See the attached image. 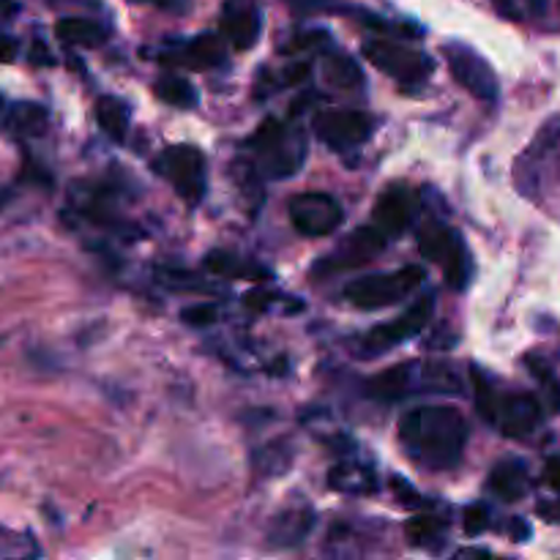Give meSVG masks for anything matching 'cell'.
I'll return each mask as SVG.
<instances>
[{
  "mask_svg": "<svg viewBox=\"0 0 560 560\" xmlns=\"http://www.w3.org/2000/svg\"><path fill=\"white\" fill-rule=\"evenodd\" d=\"M323 77H326L328 85L339 88V91H353V88H361V82H364L359 63L342 52L323 58Z\"/></svg>",
  "mask_w": 560,
  "mask_h": 560,
  "instance_id": "cell-23",
  "label": "cell"
},
{
  "mask_svg": "<svg viewBox=\"0 0 560 560\" xmlns=\"http://www.w3.org/2000/svg\"><path fill=\"white\" fill-rule=\"evenodd\" d=\"M320 44H326V33L320 31H312V33H301V36L293 38V44H288V52H304V49L310 47H320Z\"/></svg>",
  "mask_w": 560,
  "mask_h": 560,
  "instance_id": "cell-30",
  "label": "cell"
},
{
  "mask_svg": "<svg viewBox=\"0 0 560 560\" xmlns=\"http://www.w3.org/2000/svg\"><path fill=\"white\" fill-rule=\"evenodd\" d=\"M16 58V42L5 33H0V63H11Z\"/></svg>",
  "mask_w": 560,
  "mask_h": 560,
  "instance_id": "cell-35",
  "label": "cell"
},
{
  "mask_svg": "<svg viewBox=\"0 0 560 560\" xmlns=\"http://www.w3.org/2000/svg\"><path fill=\"white\" fill-rule=\"evenodd\" d=\"M219 317L217 306L211 304H197V306H189V310L180 312V320L186 323V326H195V328H206V326H213Z\"/></svg>",
  "mask_w": 560,
  "mask_h": 560,
  "instance_id": "cell-29",
  "label": "cell"
},
{
  "mask_svg": "<svg viewBox=\"0 0 560 560\" xmlns=\"http://www.w3.org/2000/svg\"><path fill=\"white\" fill-rule=\"evenodd\" d=\"M474 386H476V408H479V413L490 421L492 405H495L498 392H495V386H492L490 377H487L479 366H474Z\"/></svg>",
  "mask_w": 560,
  "mask_h": 560,
  "instance_id": "cell-27",
  "label": "cell"
},
{
  "mask_svg": "<svg viewBox=\"0 0 560 560\" xmlns=\"http://www.w3.org/2000/svg\"><path fill=\"white\" fill-rule=\"evenodd\" d=\"M364 58L375 69H381L383 74L402 82V85H421L435 71V63H432L430 55L402 47V44L386 42V38H370V42H364Z\"/></svg>",
  "mask_w": 560,
  "mask_h": 560,
  "instance_id": "cell-6",
  "label": "cell"
},
{
  "mask_svg": "<svg viewBox=\"0 0 560 560\" xmlns=\"http://www.w3.org/2000/svg\"><path fill=\"white\" fill-rule=\"evenodd\" d=\"M495 5L503 16H517V5H514V0H495Z\"/></svg>",
  "mask_w": 560,
  "mask_h": 560,
  "instance_id": "cell-38",
  "label": "cell"
},
{
  "mask_svg": "<svg viewBox=\"0 0 560 560\" xmlns=\"http://www.w3.org/2000/svg\"><path fill=\"white\" fill-rule=\"evenodd\" d=\"M131 3H148L162 11H170V14H184V11H189L191 0H131Z\"/></svg>",
  "mask_w": 560,
  "mask_h": 560,
  "instance_id": "cell-31",
  "label": "cell"
},
{
  "mask_svg": "<svg viewBox=\"0 0 560 560\" xmlns=\"http://www.w3.org/2000/svg\"><path fill=\"white\" fill-rule=\"evenodd\" d=\"M153 170L167 180L175 189V195L186 202V206H197L206 197L208 186V170L206 156L200 148L180 142V145L164 148L153 162Z\"/></svg>",
  "mask_w": 560,
  "mask_h": 560,
  "instance_id": "cell-5",
  "label": "cell"
},
{
  "mask_svg": "<svg viewBox=\"0 0 560 560\" xmlns=\"http://www.w3.org/2000/svg\"><path fill=\"white\" fill-rule=\"evenodd\" d=\"M416 208H419V200H416L413 191L405 189V186H392L377 197L375 211H372V222H375L372 228L381 230L386 238H397L413 222Z\"/></svg>",
  "mask_w": 560,
  "mask_h": 560,
  "instance_id": "cell-12",
  "label": "cell"
},
{
  "mask_svg": "<svg viewBox=\"0 0 560 560\" xmlns=\"http://www.w3.org/2000/svg\"><path fill=\"white\" fill-rule=\"evenodd\" d=\"M528 468H525V463H520V459H506V463L495 465L490 474V492L501 498V501H520V498H525V492H528Z\"/></svg>",
  "mask_w": 560,
  "mask_h": 560,
  "instance_id": "cell-18",
  "label": "cell"
},
{
  "mask_svg": "<svg viewBox=\"0 0 560 560\" xmlns=\"http://www.w3.org/2000/svg\"><path fill=\"white\" fill-rule=\"evenodd\" d=\"M312 528H315V512L310 506L284 509L273 517L271 528H268V541L273 547H295L310 536Z\"/></svg>",
  "mask_w": 560,
  "mask_h": 560,
  "instance_id": "cell-16",
  "label": "cell"
},
{
  "mask_svg": "<svg viewBox=\"0 0 560 560\" xmlns=\"http://www.w3.org/2000/svg\"><path fill=\"white\" fill-rule=\"evenodd\" d=\"M399 441L413 463L430 470H452L463 459L468 421L452 405H424L399 419Z\"/></svg>",
  "mask_w": 560,
  "mask_h": 560,
  "instance_id": "cell-1",
  "label": "cell"
},
{
  "mask_svg": "<svg viewBox=\"0 0 560 560\" xmlns=\"http://www.w3.org/2000/svg\"><path fill=\"white\" fill-rule=\"evenodd\" d=\"M463 525H465V534L468 536H481L487 528H490V509H487L485 503L468 506L465 509Z\"/></svg>",
  "mask_w": 560,
  "mask_h": 560,
  "instance_id": "cell-28",
  "label": "cell"
},
{
  "mask_svg": "<svg viewBox=\"0 0 560 560\" xmlns=\"http://www.w3.org/2000/svg\"><path fill=\"white\" fill-rule=\"evenodd\" d=\"M206 266L211 268L213 273H219V277H238V279H268L271 277V271H268V268L257 266V262H249V260H241V257L228 255V252H211V255L206 257Z\"/></svg>",
  "mask_w": 560,
  "mask_h": 560,
  "instance_id": "cell-24",
  "label": "cell"
},
{
  "mask_svg": "<svg viewBox=\"0 0 560 560\" xmlns=\"http://www.w3.org/2000/svg\"><path fill=\"white\" fill-rule=\"evenodd\" d=\"M96 120L104 135L120 142L129 131V104L118 96H102L96 102Z\"/></svg>",
  "mask_w": 560,
  "mask_h": 560,
  "instance_id": "cell-21",
  "label": "cell"
},
{
  "mask_svg": "<svg viewBox=\"0 0 560 560\" xmlns=\"http://www.w3.org/2000/svg\"><path fill=\"white\" fill-rule=\"evenodd\" d=\"M405 530H408V541L413 547H432L443 541L446 523L441 517H413Z\"/></svg>",
  "mask_w": 560,
  "mask_h": 560,
  "instance_id": "cell-26",
  "label": "cell"
},
{
  "mask_svg": "<svg viewBox=\"0 0 560 560\" xmlns=\"http://www.w3.org/2000/svg\"><path fill=\"white\" fill-rule=\"evenodd\" d=\"M3 131L11 137H38L47 129V109L36 102H16L3 107Z\"/></svg>",
  "mask_w": 560,
  "mask_h": 560,
  "instance_id": "cell-17",
  "label": "cell"
},
{
  "mask_svg": "<svg viewBox=\"0 0 560 560\" xmlns=\"http://www.w3.org/2000/svg\"><path fill=\"white\" fill-rule=\"evenodd\" d=\"M328 485L339 492H350V495H366V492L377 490V479L370 468L355 463H345L337 465L328 476Z\"/></svg>",
  "mask_w": 560,
  "mask_h": 560,
  "instance_id": "cell-20",
  "label": "cell"
},
{
  "mask_svg": "<svg viewBox=\"0 0 560 560\" xmlns=\"http://www.w3.org/2000/svg\"><path fill=\"white\" fill-rule=\"evenodd\" d=\"M164 60L189 66V69H211V66H219L224 60V42L219 36H213V33H200L191 42L167 49Z\"/></svg>",
  "mask_w": 560,
  "mask_h": 560,
  "instance_id": "cell-14",
  "label": "cell"
},
{
  "mask_svg": "<svg viewBox=\"0 0 560 560\" xmlns=\"http://www.w3.org/2000/svg\"><path fill=\"white\" fill-rule=\"evenodd\" d=\"M290 222L306 238H323V235H331L342 228L345 211L331 195H323V191H304V195H295L288 206Z\"/></svg>",
  "mask_w": 560,
  "mask_h": 560,
  "instance_id": "cell-8",
  "label": "cell"
},
{
  "mask_svg": "<svg viewBox=\"0 0 560 560\" xmlns=\"http://www.w3.org/2000/svg\"><path fill=\"white\" fill-rule=\"evenodd\" d=\"M424 277L427 271L421 266H405L388 273H370V277H359L345 284V299L359 310H383V306L408 299L424 282Z\"/></svg>",
  "mask_w": 560,
  "mask_h": 560,
  "instance_id": "cell-4",
  "label": "cell"
},
{
  "mask_svg": "<svg viewBox=\"0 0 560 560\" xmlns=\"http://www.w3.org/2000/svg\"><path fill=\"white\" fill-rule=\"evenodd\" d=\"M394 487H397V490L402 492V503H405V506H419L421 498H416V490H413V487H405L402 481H399V479H394Z\"/></svg>",
  "mask_w": 560,
  "mask_h": 560,
  "instance_id": "cell-37",
  "label": "cell"
},
{
  "mask_svg": "<svg viewBox=\"0 0 560 560\" xmlns=\"http://www.w3.org/2000/svg\"><path fill=\"white\" fill-rule=\"evenodd\" d=\"M386 235L375 228H359L342 246L337 249L334 260L328 262V268H355L364 266L366 260L377 257V252L386 246Z\"/></svg>",
  "mask_w": 560,
  "mask_h": 560,
  "instance_id": "cell-15",
  "label": "cell"
},
{
  "mask_svg": "<svg viewBox=\"0 0 560 560\" xmlns=\"http://www.w3.org/2000/svg\"><path fill=\"white\" fill-rule=\"evenodd\" d=\"M295 11H328L334 9L331 0H284Z\"/></svg>",
  "mask_w": 560,
  "mask_h": 560,
  "instance_id": "cell-32",
  "label": "cell"
},
{
  "mask_svg": "<svg viewBox=\"0 0 560 560\" xmlns=\"http://www.w3.org/2000/svg\"><path fill=\"white\" fill-rule=\"evenodd\" d=\"M419 252L427 260L438 262L454 290H465L474 277V257L465 246L463 235L443 222H427L419 230Z\"/></svg>",
  "mask_w": 560,
  "mask_h": 560,
  "instance_id": "cell-3",
  "label": "cell"
},
{
  "mask_svg": "<svg viewBox=\"0 0 560 560\" xmlns=\"http://www.w3.org/2000/svg\"><path fill=\"white\" fill-rule=\"evenodd\" d=\"M536 512H539V517L547 520V523H560V498H556V501H541L539 506H536Z\"/></svg>",
  "mask_w": 560,
  "mask_h": 560,
  "instance_id": "cell-33",
  "label": "cell"
},
{
  "mask_svg": "<svg viewBox=\"0 0 560 560\" xmlns=\"http://www.w3.org/2000/svg\"><path fill=\"white\" fill-rule=\"evenodd\" d=\"M432 312H435V299L432 295H424V299L416 301L408 312H405L399 320L388 323V326L372 328L364 337V353L366 355H381L388 353V350L399 348L402 342H408L410 337L424 331L432 320Z\"/></svg>",
  "mask_w": 560,
  "mask_h": 560,
  "instance_id": "cell-10",
  "label": "cell"
},
{
  "mask_svg": "<svg viewBox=\"0 0 560 560\" xmlns=\"http://www.w3.org/2000/svg\"><path fill=\"white\" fill-rule=\"evenodd\" d=\"M413 364H399L392 370L381 372L372 381H366V394L372 399H381V402H397V399L408 397L413 392Z\"/></svg>",
  "mask_w": 560,
  "mask_h": 560,
  "instance_id": "cell-19",
  "label": "cell"
},
{
  "mask_svg": "<svg viewBox=\"0 0 560 560\" xmlns=\"http://www.w3.org/2000/svg\"><path fill=\"white\" fill-rule=\"evenodd\" d=\"M271 301H273V295L266 293V290H257V293L246 295V306H249V310H257V312L266 310V306L271 304Z\"/></svg>",
  "mask_w": 560,
  "mask_h": 560,
  "instance_id": "cell-36",
  "label": "cell"
},
{
  "mask_svg": "<svg viewBox=\"0 0 560 560\" xmlns=\"http://www.w3.org/2000/svg\"><path fill=\"white\" fill-rule=\"evenodd\" d=\"M55 33L60 42L71 44V47H98L104 42V31L98 22L82 20V16H63L55 25Z\"/></svg>",
  "mask_w": 560,
  "mask_h": 560,
  "instance_id": "cell-22",
  "label": "cell"
},
{
  "mask_svg": "<svg viewBox=\"0 0 560 560\" xmlns=\"http://www.w3.org/2000/svg\"><path fill=\"white\" fill-rule=\"evenodd\" d=\"M490 424L509 438L530 435L541 424L539 399L534 394H498Z\"/></svg>",
  "mask_w": 560,
  "mask_h": 560,
  "instance_id": "cell-11",
  "label": "cell"
},
{
  "mask_svg": "<svg viewBox=\"0 0 560 560\" xmlns=\"http://www.w3.org/2000/svg\"><path fill=\"white\" fill-rule=\"evenodd\" d=\"M375 131V118L364 109H323L315 115V135L334 151L355 148Z\"/></svg>",
  "mask_w": 560,
  "mask_h": 560,
  "instance_id": "cell-9",
  "label": "cell"
},
{
  "mask_svg": "<svg viewBox=\"0 0 560 560\" xmlns=\"http://www.w3.org/2000/svg\"><path fill=\"white\" fill-rule=\"evenodd\" d=\"M262 14L255 0H228L222 9V33L235 49L246 52L260 42Z\"/></svg>",
  "mask_w": 560,
  "mask_h": 560,
  "instance_id": "cell-13",
  "label": "cell"
},
{
  "mask_svg": "<svg viewBox=\"0 0 560 560\" xmlns=\"http://www.w3.org/2000/svg\"><path fill=\"white\" fill-rule=\"evenodd\" d=\"M3 107H5V102H3V96H0V113H3Z\"/></svg>",
  "mask_w": 560,
  "mask_h": 560,
  "instance_id": "cell-41",
  "label": "cell"
},
{
  "mask_svg": "<svg viewBox=\"0 0 560 560\" xmlns=\"http://www.w3.org/2000/svg\"><path fill=\"white\" fill-rule=\"evenodd\" d=\"M545 485L560 492V457L547 459V465H545Z\"/></svg>",
  "mask_w": 560,
  "mask_h": 560,
  "instance_id": "cell-34",
  "label": "cell"
},
{
  "mask_svg": "<svg viewBox=\"0 0 560 560\" xmlns=\"http://www.w3.org/2000/svg\"><path fill=\"white\" fill-rule=\"evenodd\" d=\"M443 55H446L448 71L454 74V80L465 88L468 93H474L481 102H495L498 98V74L487 58L481 52H476L468 44H443Z\"/></svg>",
  "mask_w": 560,
  "mask_h": 560,
  "instance_id": "cell-7",
  "label": "cell"
},
{
  "mask_svg": "<svg viewBox=\"0 0 560 560\" xmlns=\"http://www.w3.org/2000/svg\"><path fill=\"white\" fill-rule=\"evenodd\" d=\"M9 11H16L14 0H0V14H9Z\"/></svg>",
  "mask_w": 560,
  "mask_h": 560,
  "instance_id": "cell-39",
  "label": "cell"
},
{
  "mask_svg": "<svg viewBox=\"0 0 560 560\" xmlns=\"http://www.w3.org/2000/svg\"><path fill=\"white\" fill-rule=\"evenodd\" d=\"M153 93H156L159 102L173 104V107H180V109L197 107V98H200V96H197L195 85H191L189 80H184V77H178V74L159 77L156 85H153Z\"/></svg>",
  "mask_w": 560,
  "mask_h": 560,
  "instance_id": "cell-25",
  "label": "cell"
},
{
  "mask_svg": "<svg viewBox=\"0 0 560 560\" xmlns=\"http://www.w3.org/2000/svg\"><path fill=\"white\" fill-rule=\"evenodd\" d=\"M252 156H255V170L262 178H290L299 173L306 162V135L295 124L268 118L255 137L249 140Z\"/></svg>",
  "mask_w": 560,
  "mask_h": 560,
  "instance_id": "cell-2",
  "label": "cell"
},
{
  "mask_svg": "<svg viewBox=\"0 0 560 560\" xmlns=\"http://www.w3.org/2000/svg\"><path fill=\"white\" fill-rule=\"evenodd\" d=\"M11 202V189H0V211Z\"/></svg>",
  "mask_w": 560,
  "mask_h": 560,
  "instance_id": "cell-40",
  "label": "cell"
}]
</instances>
